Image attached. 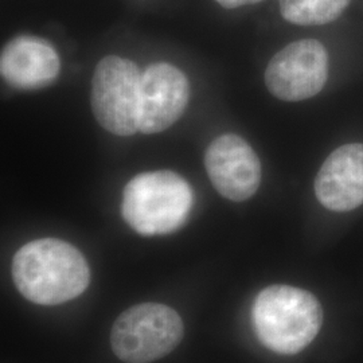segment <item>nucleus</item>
Instances as JSON below:
<instances>
[{
  "instance_id": "1",
  "label": "nucleus",
  "mask_w": 363,
  "mask_h": 363,
  "mask_svg": "<svg viewBox=\"0 0 363 363\" xmlns=\"http://www.w3.org/2000/svg\"><path fill=\"white\" fill-rule=\"evenodd\" d=\"M13 279L28 301L58 306L85 292L91 281V269L77 247L62 240L42 238L15 253Z\"/></svg>"
},
{
  "instance_id": "2",
  "label": "nucleus",
  "mask_w": 363,
  "mask_h": 363,
  "mask_svg": "<svg viewBox=\"0 0 363 363\" xmlns=\"http://www.w3.org/2000/svg\"><path fill=\"white\" fill-rule=\"evenodd\" d=\"M259 342L277 354H298L319 334L323 310L311 292L291 286H271L257 295L252 310Z\"/></svg>"
},
{
  "instance_id": "3",
  "label": "nucleus",
  "mask_w": 363,
  "mask_h": 363,
  "mask_svg": "<svg viewBox=\"0 0 363 363\" xmlns=\"http://www.w3.org/2000/svg\"><path fill=\"white\" fill-rule=\"evenodd\" d=\"M193 190L172 171H150L132 178L124 191L121 214L142 235H162L178 230L189 218Z\"/></svg>"
},
{
  "instance_id": "4",
  "label": "nucleus",
  "mask_w": 363,
  "mask_h": 363,
  "mask_svg": "<svg viewBox=\"0 0 363 363\" xmlns=\"http://www.w3.org/2000/svg\"><path fill=\"white\" fill-rule=\"evenodd\" d=\"M184 325L179 313L159 303H142L123 312L111 333V346L125 363H151L181 343Z\"/></svg>"
},
{
  "instance_id": "5",
  "label": "nucleus",
  "mask_w": 363,
  "mask_h": 363,
  "mask_svg": "<svg viewBox=\"0 0 363 363\" xmlns=\"http://www.w3.org/2000/svg\"><path fill=\"white\" fill-rule=\"evenodd\" d=\"M142 73L127 58L108 55L94 69L91 109L99 124L117 136H130L140 123Z\"/></svg>"
},
{
  "instance_id": "6",
  "label": "nucleus",
  "mask_w": 363,
  "mask_h": 363,
  "mask_svg": "<svg viewBox=\"0 0 363 363\" xmlns=\"http://www.w3.org/2000/svg\"><path fill=\"white\" fill-rule=\"evenodd\" d=\"M328 54L316 39H300L273 55L265 70V85L283 101H303L325 88Z\"/></svg>"
},
{
  "instance_id": "7",
  "label": "nucleus",
  "mask_w": 363,
  "mask_h": 363,
  "mask_svg": "<svg viewBox=\"0 0 363 363\" xmlns=\"http://www.w3.org/2000/svg\"><path fill=\"white\" fill-rule=\"evenodd\" d=\"M205 167L214 189L229 201H247L259 190V156L238 135L226 133L216 138L206 150Z\"/></svg>"
},
{
  "instance_id": "8",
  "label": "nucleus",
  "mask_w": 363,
  "mask_h": 363,
  "mask_svg": "<svg viewBox=\"0 0 363 363\" xmlns=\"http://www.w3.org/2000/svg\"><path fill=\"white\" fill-rule=\"evenodd\" d=\"M189 99V81L178 67L166 62L148 66L140 81L139 130L152 135L167 130L181 118Z\"/></svg>"
},
{
  "instance_id": "9",
  "label": "nucleus",
  "mask_w": 363,
  "mask_h": 363,
  "mask_svg": "<svg viewBox=\"0 0 363 363\" xmlns=\"http://www.w3.org/2000/svg\"><path fill=\"white\" fill-rule=\"evenodd\" d=\"M318 201L345 213L363 205V144H345L325 159L315 179Z\"/></svg>"
},
{
  "instance_id": "10",
  "label": "nucleus",
  "mask_w": 363,
  "mask_h": 363,
  "mask_svg": "<svg viewBox=\"0 0 363 363\" xmlns=\"http://www.w3.org/2000/svg\"><path fill=\"white\" fill-rule=\"evenodd\" d=\"M61 61L50 43L35 37H18L4 46L0 73L18 89H40L58 77Z\"/></svg>"
},
{
  "instance_id": "11",
  "label": "nucleus",
  "mask_w": 363,
  "mask_h": 363,
  "mask_svg": "<svg viewBox=\"0 0 363 363\" xmlns=\"http://www.w3.org/2000/svg\"><path fill=\"white\" fill-rule=\"evenodd\" d=\"M350 0H280V13L286 22L298 26H322L334 22Z\"/></svg>"
},
{
  "instance_id": "12",
  "label": "nucleus",
  "mask_w": 363,
  "mask_h": 363,
  "mask_svg": "<svg viewBox=\"0 0 363 363\" xmlns=\"http://www.w3.org/2000/svg\"><path fill=\"white\" fill-rule=\"evenodd\" d=\"M220 6H222L223 9H229V10H233V9H238V7H244V6H249V4H257L262 0H216Z\"/></svg>"
}]
</instances>
